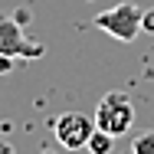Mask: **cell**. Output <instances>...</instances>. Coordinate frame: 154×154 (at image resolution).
Returning <instances> with one entry per match:
<instances>
[{"mask_svg": "<svg viewBox=\"0 0 154 154\" xmlns=\"http://www.w3.org/2000/svg\"><path fill=\"white\" fill-rule=\"evenodd\" d=\"M92 118H95L98 131H108L112 138H122L134 125V105H131V98L125 92H105Z\"/></svg>", "mask_w": 154, "mask_h": 154, "instance_id": "6da1fadb", "label": "cell"}, {"mask_svg": "<svg viewBox=\"0 0 154 154\" xmlns=\"http://www.w3.org/2000/svg\"><path fill=\"white\" fill-rule=\"evenodd\" d=\"M141 17H144V10L138 3H115V7L95 13V26L118 43H134L141 33Z\"/></svg>", "mask_w": 154, "mask_h": 154, "instance_id": "7a4b0ae2", "label": "cell"}, {"mask_svg": "<svg viewBox=\"0 0 154 154\" xmlns=\"http://www.w3.org/2000/svg\"><path fill=\"white\" fill-rule=\"evenodd\" d=\"M53 134H56V144L66 151L89 148V138L95 134V118L82 115V112H62L53 122Z\"/></svg>", "mask_w": 154, "mask_h": 154, "instance_id": "3957f363", "label": "cell"}, {"mask_svg": "<svg viewBox=\"0 0 154 154\" xmlns=\"http://www.w3.org/2000/svg\"><path fill=\"white\" fill-rule=\"evenodd\" d=\"M43 53H46L43 43H33L10 13H0V56H10V59H39Z\"/></svg>", "mask_w": 154, "mask_h": 154, "instance_id": "277c9868", "label": "cell"}, {"mask_svg": "<svg viewBox=\"0 0 154 154\" xmlns=\"http://www.w3.org/2000/svg\"><path fill=\"white\" fill-rule=\"evenodd\" d=\"M112 148H115V138L108 131H98L95 128V134L89 138V154H112Z\"/></svg>", "mask_w": 154, "mask_h": 154, "instance_id": "5b68a950", "label": "cell"}, {"mask_svg": "<svg viewBox=\"0 0 154 154\" xmlns=\"http://www.w3.org/2000/svg\"><path fill=\"white\" fill-rule=\"evenodd\" d=\"M131 154H154V131H141L131 141Z\"/></svg>", "mask_w": 154, "mask_h": 154, "instance_id": "8992f818", "label": "cell"}, {"mask_svg": "<svg viewBox=\"0 0 154 154\" xmlns=\"http://www.w3.org/2000/svg\"><path fill=\"white\" fill-rule=\"evenodd\" d=\"M141 30L154 33V10H144V17H141Z\"/></svg>", "mask_w": 154, "mask_h": 154, "instance_id": "52a82bcc", "label": "cell"}, {"mask_svg": "<svg viewBox=\"0 0 154 154\" xmlns=\"http://www.w3.org/2000/svg\"><path fill=\"white\" fill-rule=\"evenodd\" d=\"M13 62H17V59H10V56H0V75H3V72H7Z\"/></svg>", "mask_w": 154, "mask_h": 154, "instance_id": "ba28073f", "label": "cell"}, {"mask_svg": "<svg viewBox=\"0 0 154 154\" xmlns=\"http://www.w3.org/2000/svg\"><path fill=\"white\" fill-rule=\"evenodd\" d=\"M0 154H13V144H7V141H0Z\"/></svg>", "mask_w": 154, "mask_h": 154, "instance_id": "9c48e42d", "label": "cell"}]
</instances>
